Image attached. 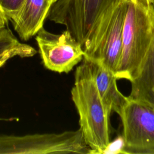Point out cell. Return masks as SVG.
<instances>
[{
    "mask_svg": "<svg viewBox=\"0 0 154 154\" xmlns=\"http://www.w3.org/2000/svg\"><path fill=\"white\" fill-rule=\"evenodd\" d=\"M119 116L123 154H154V107L128 97Z\"/></svg>",
    "mask_w": 154,
    "mask_h": 154,
    "instance_id": "obj_6",
    "label": "cell"
},
{
    "mask_svg": "<svg viewBox=\"0 0 154 154\" xmlns=\"http://www.w3.org/2000/svg\"><path fill=\"white\" fill-rule=\"evenodd\" d=\"M8 22L7 19H6L4 14L0 9V29L5 26V24Z\"/></svg>",
    "mask_w": 154,
    "mask_h": 154,
    "instance_id": "obj_14",
    "label": "cell"
},
{
    "mask_svg": "<svg viewBox=\"0 0 154 154\" xmlns=\"http://www.w3.org/2000/svg\"><path fill=\"white\" fill-rule=\"evenodd\" d=\"M81 131L24 135H1L0 154H90Z\"/></svg>",
    "mask_w": 154,
    "mask_h": 154,
    "instance_id": "obj_4",
    "label": "cell"
},
{
    "mask_svg": "<svg viewBox=\"0 0 154 154\" xmlns=\"http://www.w3.org/2000/svg\"><path fill=\"white\" fill-rule=\"evenodd\" d=\"M153 7H154V4H153Z\"/></svg>",
    "mask_w": 154,
    "mask_h": 154,
    "instance_id": "obj_17",
    "label": "cell"
},
{
    "mask_svg": "<svg viewBox=\"0 0 154 154\" xmlns=\"http://www.w3.org/2000/svg\"><path fill=\"white\" fill-rule=\"evenodd\" d=\"M50 1H51V2H52V4H54V2H55V1H57V0H50Z\"/></svg>",
    "mask_w": 154,
    "mask_h": 154,
    "instance_id": "obj_16",
    "label": "cell"
},
{
    "mask_svg": "<svg viewBox=\"0 0 154 154\" xmlns=\"http://www.w3.org/2000/svg\"><path fill=\"white\" fill-rule=\"evenodd\" d=\"M143 1L149 4H152V5L154 4V0H143Z\"/></svg>",
    "mask_w": 154,
    "mask_h": 154,
    "instance_id": "obj_15",
    "label": "cell"
},
{
    "mask_svg": "<svg viewBox=\"0 0 154 154\" xmlns=\"http://www.w3.org/2000/svg\"><path fill=\"white\" fill-rule=\"evenodd\" d=\"M35 35L42 63L49 70L68 73L84 57L81 44L66 29L58 34L42 27Z\"/></svg>",
    "mask_w": 154,
    "mask_h": 154,
    "instance_id": "obj_7",
    "label": "cell"
},
{
    "mask_svg": "<svg viewBox=\"0 0 154 154\" xmlns=\"http://www.w3.org/2000/svg\"><path fill=\"white\" fill-rule=\"evenodd\" d=\"M90 67L97 90L108 111L118 115L128 100L118 89L115 73L101 61L84 57Z\"/></svg>",
    "mask_w": 154,
    "mask_h": 154,
    "instance_id": "obj_8",
    "label": "cell"
},
{
    "mask_svg": "<svg viewBox=\"0 0 154 154\" xmlns=\"http://www.w3.org/2000/svg\"><path fill=\"white\" fill-rule=\"evenodd\" d=\"M52 4L50 0H25L16 17L11 22L21 40H28L43 27Z\"/></svg>",
    "mask_w": 154,
    "mask_h": 154,
    "instance_id": "obj_9",
    "label": "cell"
},
{
    "mask_svg": "<svg viewBox=\"0 0 154 154\" xmlns=\"http://www.w3.org/2000/svg\"><path fill=\"white\" fill-rule=\"evenodd\" d=\"M131 84L128 97L154 107V40Z\"/></svg>",
    "mask_w": 154,
    "mask_h": 154,
    "instance_id": "obj_10",
    "label": "cell"
},
{
    "mask_svg": "<svg viewBox=\"0 0 154 154\" xmlns=\"http://www.w3.org/2000/svg\"><path fill=\"white\" fill-rule=\"evenodd\" d=\"M36 54L34 47L20 42L8 28L0 29V68L15 57H31Z\"/></svg>",
    "mask_w": 154,
    "mask_h": 154,
    "instance_id": "obj_11",
    "label": "cell"
},
{
    "mask_svg": "<svg viewBox=\"0 0 154 154\" xmlns=\"http://www.w3.org/2000/svg\"><path fill=\"white\" fill-rule=\"evenodd\" d=\"M129 0H119L106 13L95 34L88 58L101 61L116 75L121 60L123 28Z\"/></svg>",
    "mask_w": 154,
    "mask_h": 154,
    "instance_id": "obj_5",
    "label": "cell"
},
{
    "mask_svg": "<svg viewBox=\"0 0 154 154\" xmlns=\"http://www.w3.org/2000/svg\"><path fill=\"white\" fill-rule=\"evenodd\" d=\"M154 40V7L143 0H129L123 28L122 52L116 76L132 81Z\"/></svg>",
    "mask_w": 154,
    "mask_h": 154,
    "instance_id": "obj_2",
    "label": "cell"
},
{
    "mask_svg": "<svg viewBox=\"0 0 154 154\" xmlns=\"http://www.w3.org/2000/svg\"><path fill=\"white\" fill-rule=\"evenodd\" d=\"M119 0H57L48 18L64 25L87 55L98 26L108 10Z\"/></svg>",
    "mask_w": 154,
    "mask_h": 154,
    "instance_id": "obj_3",
    "label": "cell"
},
{
    "mask_svg": "<svg viewBox=\"0 0 154 154\" xmlns=\"http://www.w3.org/2000/svg\"><path fill=\"white\" fill-rule=\"evenodd\" d=\"M72 100L79 115V129L90 154H102L110 142L109 117L87 61L83 58L75 73Z\"/></svg>",
    "mask_w": 154,
    "mask_h": 154,
    "instance_id": "obj_1",
    "label": "cell"
},
{
    "mask_svg": "<svg viewBox=\"0 0 154 154\" xmlns=\"http://www.w3.org/2000/svg\"><path fill=\"white\" fill-rule=\"evenodd\" d=\"M124 140L122 135L117 136L114 140L110 141L102 154H123Z\"/></svg>",
    "mask_w": 154,
    "mask_h": 154,
    "instance_id": "obj_13",
    "label": "cell"
},
{
    "mask_svg": "<svg viewBox=\"0 0 154 154\" xmlns=\"http://www.w3.org/2000/svg\"><path fill=\"white\" fill-rule=\"evenodd\" d=\"M25 0H0V9L8 21L12 22L16 17Z\"/></svg>",
    "mask_w": 154,
    "mask_h": 154,
    "instance_id": "obj_12",
    "label": "cell"
}]
</instances>
